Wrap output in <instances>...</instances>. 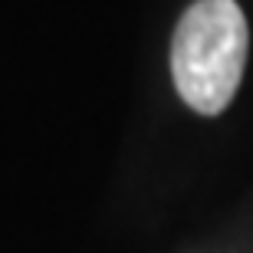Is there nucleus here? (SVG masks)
Wrapping results in <instances>:
<instances>
[{"label": "nucleus", "instance_id": "1", "mask_svg": "<svg viewBox=\"0 0 253 253\" xmlns=\"http://www.w3.org/2000/svg\"><path fill=\"white\" fill-rule=\"evenodd\" d=\"M247 20L237 0H194L171 43V73L181 99L201 115L230 105L247 63Z\"/></svg>", "mask_w": 253, "mask_h": 253}]
</instances>
